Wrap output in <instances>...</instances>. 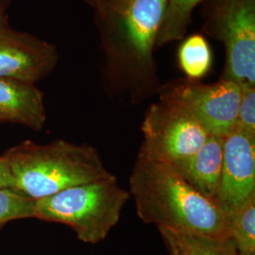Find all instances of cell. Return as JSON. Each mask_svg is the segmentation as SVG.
Segmentation results:
<instances>
[{"instance_id": "cell-1", "label": "cell", "mask_w": 255, "mask_h": 255, "mask_svg": "<svg viewBox=\"0 0 255 255\" xmlns=\"http://www.w3.org/2000/svg\"><path fill=\"white\" fill-rule=\"evenodd\" d=\"M129 195L147 224L214 237H229L228 215L215 199L197 191L172 165L138 152Z\"/></svg>"}, {"instance_id": "cell-2", "label": "cell", "mask_w": 255, "mask_h": 255, "mask_svg": "<svg viewBox=\"0 0 255 255\" xmlns=\"http://www.w3.org/2000/svg\"><path fill=\"white\" fill-rule=\"evenodd\" d=\"M2 156L9 164L14 190L34 201L76 185L117 178L89 144L56 140L40 145L27 140Z\"/></svg>"}, {"instance_id": "cell-3", "label": "cell", "mask_w": 255, "mask_h": 255, "mask_svg": "<svg viewBox=\"0 0 255 255\" xmlns=\"http://www.w3.org/2000/svg\"><path fill=\"white\" fill-rule=\"evenodd\" d=\"M167 0H122L113 17L110 45L115 79L140 89L154 84L153 48Z\"/></svg>"}, {"instance_id": "cell-4", "label": "cell", "mask_w": 255, "mask_h": 255, "mask_svg": "<svg viewBox=\"0 0 255 255\" xmlns=\"http://www.w3.org/2000/svg\"><path fill=\"white\" fill-rule=\"evenodd\" d=\"M129 198L117 178L83 183L34 201L33 219L67 225L82 242L97 244L119 223Z\"/></svg>"}, {"instance_id": "cell-5", "label": "cell", "mask_w": 255, "mask_h": 255, "mask_svg": "<svg viewBox=\"0 0 255 255\" xmlns=\"http://www.w3.org/2000/svg\"><path fill=\"white\" fill-rule=\"evenodd\" d=\"M207 28L225 46L221 80L255 87V0H213Z\"/></svg>"}, {"instance_id": "cell-6", "label": "cell", "mask_w": 255, "mask_h": 255, "mask_svg": "<svg viewBox=\"0 0 255 255\" xmlns=\"http://www.w3.org/2000/svg\"><path fill=\"white\" fill-rule=\"evenodd\" d=\"M241 87L219 80L203 84L189 79L177 80L161 87L160 101L170 102L189 114L210 135L226 137L235 129Z\"/></svg>"}, {"instance_id": "cell-7", "label": "cell", "mask_w": 255, "mask_h": 255, "mask_svg": "<svg viewBox=\"0 0 255 255\" xmlns=\"http://www.w3.org/2000/svg\"><path fill=\"white\" fill-rule=\"evenodd\" d=\"M141 130L143 143L139 152L169 164L195 153L210 136L189 114L163 101L147 109Z\"/></svg>"}, {"instance_id": "cell-8", "label": "cell", "mask_w": 255, "mask_h": 255, "mask_svg": "<svg viewBox=\"0 0 255 255\" xmlns=\"http://www.w3.org/2000/svg\"><path fill=\"white\" fill-rule=\"evenodd\" d=\"M255 196V137L235 128L224 138L223 162L216 201L230 215Z\"/></svg>"}, {"instance_id": "cell-9", "label": "cell", "mask_w": 255, "mask_h": 255, "mask_svg": "<svg viewBox=\"0 0 255 255\" xmlns=\"http://www.w3.org/2000/svg\"><path fill=\"white\" fill-rule=\"evenodd\" d=\"M56 62L54 46L0 28V79L33 84L49 73Z\"/></svg>"}, {"instance_id": "cell-10", "label": "cell", "mask_w": 255, "mask_h": 255, "mask_svg": "<svg viewBox=\"0 0 255 255\" xmlns=\"http://www.w3.org/2000/svg\"><path fill=\"white\" fill-rule=\"evenodd\" d=\"M224 138L210 135L195 153L171 164L192 187L215 200L221 179Z\"/></svg>"}, {"instance_id": "cell-11", "label": "cell", "mask_w": 255, "mask_h": 255, "mask_svg": "<svg viewBox=\"0 0 255 255\" xmlns=\"http://www.w3.org/2000/svg\"><path fill=\"white\" fill-rule=\"evenodd\" d=\"M0 121L41 130L46 121L42 92L31 83L0 79Z\"/></svg>"}, {"instance_id": "cell-12", "label": "cell", "mask_w": 255, "mask_h": 255, "mask_svg": "<svg viewBox=\"0 0 255 255\" xmlns=\"http://www.w3.org/2000/svg\"><path fill=\"white\" fill-rule=\"evenodd\" d=\"M168 255H238L230 237H214L159 228Z\"/></svg>"}, {"instance_id": "cell-13", "label": "cell", "mask_w": 255, "mask_h": 255, "mask_svg": "<svg viewBox=\"0 0 255 255\" xmlns=\"http://www.w3.org/2000/svg\"><path fill=\"white\" fill-rule=\"evenodd\" d=\"M178 61L186 79L200 81L213 64V54L208 42L200 34L188 37L178 50Z\"/></svg>"}, {"instance_id": "cell-14", "label": "cell", "mask_w": 255, "mask_h": 255, "mask_svg": "<svg viewBox=\"0 0 255 255\" xmlns=\"http://www.w3.org/2000/svg\"><path fill=\"white\" fill-rule=\"evenodd\" d=\"M204 0H167L156 39L157 46L181 40L190 24L194 9Z\"/></svg>"}, {"instance_id": "cell-15", "label": "cell", "mask_w": 255, "mask_h": 255, "mask_svg": "<svg viewBox=\"0 0 255 255\" xmlns=\"http://www.w3.org/2000/svg\"><path fill=\"white\" fill-rule=\"evenodd\" d=\"M228 236L238 254L255 252V196L228 216Z\"/></svg>"}, {"instance_id": "cell-16", "label": "cell", "mask_w": 255, "mask_h": 255, "mask_svg": "<svg viewBox=\"0 0 255 255\" xmlns=\"http://www.w3.org/2000/svg\"><path fill=\"white\" fill-rule=\"evenodd\" d=\"M34 200L9 188L0 189V227L9 221L33 219Z\"/></svg>"}, {"instance_id": "cell-17", "label": "cell", "mask_w": 255, "mask_h": 255, "mask_svg": "<svg viewBox=\"0 0 255 255\" xmlns=\"http://www.w3.org/2000/svg\"><path fill=\"white\" fill-rule=\"evenodd\" d=\"M235 128L250 136L255 137V87H241V98Z\"/></svg>"}, {"instance_id": "cell-18", "label": "cell", "mask_w": 255, "mask_h": 255, "mask_svg": "<svg viewBox=\"0 0 255 255\" xmlns=\"http://www.w3.org/2000/svg\"><path fill=\"white\" fill-rule=\"evenodd\" d=\"M2 188L14 190V181L7 161L3 156H0V189Z\"/></svg>"}, {"instance_id": "cell-19", "label": "cell", "mask_w": 255, "mask_h": 255, "mask_svg": "<svg viewBox=\"0 0 255 255\" xmlns=\"http://www.w3.org/2000/svg\"><path fill=\"white\" fill-rule=\"evenodd\" d=\"M103 14H107L110 10L115 9L122 0H93Z\"/></svg>"}, {"instance_id": "cell-20", "label": "cell", "mask_w": 255, "mask_h": 255, "mask_svg": "<svg viewBox=\"0 0 255 255\" xmlns=\"http://www.w3.org/2000/svg\"><path fill=\"white\" fill-rule=\"evenodd\" d=\"M238 255H255V253H249V254H238Z\"/></svg>"}, {"instance_id": "cell-21", "label": "cell", "mask_w": 255, "mask_h": 255, "mask_svg": "<svg viewBox=\"0 0 255 255\" xmlns=\"http://www.w3.org/2000/svg\"><path fill=\"white\" fill-rule=\"evenodd\" d=\"M0 26H1V17H0Z\"/></svg>"}]
</instances>
